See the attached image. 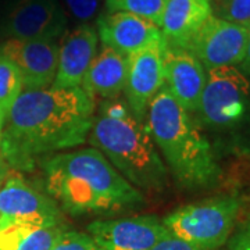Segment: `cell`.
Wrapping results in <instances>:
<instances>
[{"label": "cell", "mask_w": 250, "mask_h": 250, "mask_svg": "<svg viewBox=\"0 0 250 250\" xmlns=\"http://www.w3.org/2000/svg\"><path fill=\"white\" fill-rule=\"evenodd\" d=\"M93 117L95 99L81 86L24 89L6 114L1 156L17 170H31L38 157L86 142Z\"/></svg>", "instance_id": "obj_1"}, {"label": "cell", "mask_w": 250, "mask_h": 250, "mask_svg": "<svg viewBox=\"0 0 250 250\" xmlns=\"http://www.w3.org/2000/svg\"><path fill=\"white\" fill-rule=\"evenodd\" d=\"M41 166L49 196L72 214L116 211L142 202L141 190L95 147L54 153Z\"/></svg>", "instance_id": "obj_2"}, {"label": "cell", "mask_w": 250, "mask_h": 250, "mask_svg": "<svg viewBox=\"0 0 250 250\" xmlns=\"http://www.w3.org/2000/svg\"><path fill=\"white\" fill-rule=\"evenodd\" d=\"M88 141L136 189L160 190L166 187L167 167L145 121L138 120L126 103L104 100L93 117Z\"/></svg>", "instance_id": "obj_3"}, {"label": "cell", "mask_w": 250, "mask_h": 250, "mask_svg": "<svg viewBox=\"0 0 250 250\" xmlns=\"http://www.w3.org/2000/svg\"><path fill=\"white\" fill-rule=\"evenodd\" d=\"M145 124L171 174L181 185L188 188L214 185L221 171L211 145L190 113L179 106L166 85L152 100Z\"/></svg>", "instance_id": "obj_4"}, {"label": "cell", "mask_w": 250, "mask_h": 250, "mask_svg": "<svg viewBox=\"0 0 250 250\" xmlns=\"http://www.w3.org/2000/svg\"><path fill=\"white\" fill-rule=\"evenodd\" d=\"M241 203L236 197L221 196L181 207L163 224L168 232L203 250H215L232 231Z\"/></svg>", "instance_id": "obj_5"}, {"label": "cell", "mask_w": 250, "mask_h": 250, "mask_svg": "<svg viewBox=\"0 0 250 250\" xmlns=\"http://www.w3.org/2000/svg\"><path fill=\"white\" fill-rule=\"evenodd\" d=\"M250 108V82L236 67L207 70L205 89L196 113L213 128H231L245 120Z\"/></svg>", "instance_id": "obj_6"}, {"label": "cell", "mask_w": 250, "mask_h": 250, "mask_svg": "<svg viewBox=\"0 0 250 250\" xmlns=\"http://www.w3.org/2000/svg\"><path fill=\"white\" fill-rule=\"evenodd\" d=\"M248 27L232 24L210 16L199 29L188 50L206 70L235 67L245 59Z\"/></svg>", "instance_id": "obj_7"}, {"label": "cell", "mask_w": 250, "mask_h": 250, "mask_svg": "<svg viewBox=\"0 0 250 250\" xmlns=\"http://www.w3.org/2000/svg\"><path fill=\"white\" fill-rule=\"evenodd\" d=\"M0 223H24L39 227L62 224L59 205L18 175L0 185Z\"/></svg>", "instance_id": "obj_8"}, {"label": "cell", "mask_w": 250, "mask_h": 250, "mask_svg": "<svg viewBox=\"0 0 250 250\" xmlns=\"http://www.w3.org/2000/svg\"><path fill=\"white\" fill-rule=\"evenodd\" d=\"M164 49L166 41L128 56L124 88L126 106L141 121L146 120L152 100L166 83Z\"/></svg>", "instance_id": "obj_9"}, {"label": "cell", "mask_w": 250, "mask_h": 250, "mask_svg": "<svg viewBox=\"0 0 250 250\" xmlns=\"http://www.w3.org/2000/svg\"><path fill=\"white\" fill-rule=\"evenodd\" d=\"M168 229L156 215H138L88 225L99 250H150Z\"/></svg>", "instance_id": "obj_10"}, {"label": "cell", "mask_w": 250, "mask_h": 250, "mask_svg": "<svg viewBox=\"0 0 250 250\" xmlns=\"http://www.w3.org/2000/svg\"><path fill=\"white\" fill-rule=\"evenodd\" d=\"M68 16L59 0H20L6 20L13 39L57 41L65 34Z\"/></svg>", "instance_id": "obj_11"}, {"label": "cell", "mask_w": 250, "mask_h": 250, "mask_svg": "<svg viewBox=\"0 0 250 250\" xmlns=\"http://www.w3.org/2000/svg\"><path fill=\"white\" fill-rule=\"evenodd\" d=\"M0 54L20 70L24 89H45L53 85L59 60V45L56 41L10 38L0 47Z\"/></svg>", "instance_id": "obj_12"}, {"label": "cell", "mask_w": 250, "mask_h": 250, "mask_svg": "<svg viewBox=\"0 0 250 250\" xmlns=\"http://www.w3.org/2000/svg\"><path fill=\"white\" fill-rule=\"evenodd\" d=\"M96 25L102 45L124 56L164 42L160 28L156 24L125 11H107L106 14H100Z\"/></svg>", "instance_id": "obj_13"}, {"label": "cell", "mask_w": 250, "mask_h": 250, "mask_svg": "<svg viewBox=\"0 0 250 250\" xmlns=\"http://www.w3.org/2000/svg\"><path fill=\"white\" fill-rule=\"evenodd\" d=\"M166 88L188 113H196L205 89L207 72L193 54L184 47L166 43Z\"/></svg>", "instance_id": "obj_14"}, {"label": "cell", "mask_w": 250, "mask_h": 250, "mask_svg": "<svg viewBox=\"0 0 250 250\" xmlns=\"http://www.w3.org/2000/svg\"><path fill=\"white\" fill-rule=\"evenodd\" d=\"M99 36L96 28L81 24L72 31H65L59 45L57 72L52 86L78 88L98 54Z\"/></svg>", "instance_id": "obj_15"}, {"label": "cell", "mask_w": 250, "mask_h": 250, "mask_svg": "<svg viewBox=\"0 0 250 250\" xmlns=\"http://www.w3.org/2000/svg\"><path fill=\"white\" fill-rule=\"evenodd\" d=\"M210 16V0H168L159 28L167 45L188 50Z\"/></svg>", "instance_id": "obj_16"}, {"label": "cell", "mask_w": 250, "mask_h": 250, "mask_svg": "<svg viewBox=\"0 0 250 250\" xmlns=\"http://www.w3.org/2000/svg\"><path fill=\"white\" fill-rule=\"evenodd\" d=\"M126 72L128 56L102 46L85 74L81 88L92 99H116L124 92Z\"/></svg>", "instance_id": "obj_17"}, {"label": "cell", "mask_w": 250, "mask_h": 250, "mask_svg": "<svg viewBox=\"0 0 250 250\" xmlns=\"http://www.w3.org/2000/svg\"><path fill=\"white\" fill-rule=\"evenodd\" d=\"M67 229L60 225L39 227L24 223H0V250H50Z\"/></svg>", "instance_id": "obj_18"}, {"label": "cell", "mask_w": 250, "mask_h": 250, "mask_svg": "<svg viewBox=\"0 0 250 250\" xmlns=\"http://www.w3.org/2000/svg\"><path fill=\"white\" fill-rule=\"evenodd\" d=\"M24 90L22 75L17 67L0 54V108L9 113L14 102Z\"/></svg>", "instance_id": "obj_19"}, {"label": "cell", "mask_w": 250, "mask_h": 250, "mask_svg": "<svg viewBox=\"0 0 250 250\" xmlns=\"http://www.w3.org/2000/svg\"><path fill=\"white\" fill-rule=\"evenodd\" d=\"M168 0H104L107 11H125L146 18L160 27L161 17Z\"/></svg>", "instance_id": "obj_20"}, {"label": "cell", "mask_w": 250, "mask_h": 250, "mask_svg": "<svg viewBox=\"0 0 250 250\" xmlns=\"http://www.w3.org/2000/svg\"><path fill=\"white\" fill-rule=\"evenodd\" d=\"M211 16L232 24L249 27L250 0H210Z\"/></svg>", "instance_id": "obj_21"}, {"label": "cell", "mask_w": 250, "mask_h": 250, "mask_svg": "<svg viewBox=\"0 0 250 250\" xmlns=\"http://www.w3.org/2000/svg\"><path fill=\"white\" fill-rule=\"evenodd\" d=\"M67 16H71L81 24H88L89 21L100 16L103 0H59Z\"/></svg>", "instance_id": "obj_22"}, {"label": "cell", "mask_w": 250, "mask_h": 250, "mask_svg": "<svg viewBox=\"0 0 250 250\" xmlns=\"http://www.w3.org/2000/svg\"><path fill=\"white\" fill-rule=\"evenodd\" d=\"M50 250H99L89 233L67 231Z\"/></svg>", "instance_id": "obj_23"}, {"label": "cell", "mask_w": 250, "mask_h": 250, "mask_svg": "<svg viewBox=\"0 0 250 250\" xmlns=\"http://www.w3.org/2000/svg\"><path fill=\"white\" fill-rule=\"evenodd\" d=\"M150 250H203L197 248L195 245L189 242L181 239L178 236L172 235L171 232H167L160 241L157 242Z\"/></svg>", "instance_id": "obj_24"}, {"label": "cell", "mask_w": 250, "mask_h": 250, "mask_svg": "<svg viewBox=\"0 0 250 250\" xmlns=\"http://www.w3.org/2000/svg\"><path fill=\"white\" fill-rule=\"evenodd\" d=\"M248 45H246V53H245V59L242 64V72L245 74H250V25L248 27Z\"/></svg>", "instance_id": "obj_25"}, {"label": "cell", "mask_w": 250, "mask_h": 250, "mask_svg": "<svg viewBox=\"0 0 250 250\" xmlns=\"http://www.w3.org/2000/svg\"><path fill=\"white\" fill-rule=\"evenodd\" d=\"M9 172H10L9 164H7V161L3 159V156L0 154V185L4 182V179L7 178Z\"/></svg>", "instance_id": "obj_26"}, {"label": "cell", "mask_w": 250, "mask_h": 250, "mask_svg": "<svg viewBox=\"0 0 250 250\" xmlns=\"http://www.w3.org/2000/svg\"><path fill=\"white\" fill-rule=\"evenodd\" d=\"M4 120H6V114L4 111L0 108V142H1V135H3V126H4Z\"/></svg>", "instance_id": "obj_27"}, {"label": "cell", "mask_w": 250, "mask_h": 250, "mask_svg": "<svg viewBox=\"0 0 250 250\" xmlns=\"http://www.w3.org/2000/svg\"><path fill=\"white\" fill-rule=\"evenodd\" d=\"M235 250H250V246L245 241L239 242V245L235 248Z\"/></svg>", "instance_id": "obj_28"}, {"label": "cell", "mask_w": 250, "mask_h": 250, "mask_svg": "<svg viewBox=\"0 0 250 250\" xmlns=\"http://www.w3.org/2000/svg\"><path fill=\"white\" fill-rule=\"evenodd\" d=\"M245 242H246V243H248V245H249V246H250V233H249V236H248V238L245 239Z\"/></svg>", "instance_id": "obj_29"}]
</instances>
